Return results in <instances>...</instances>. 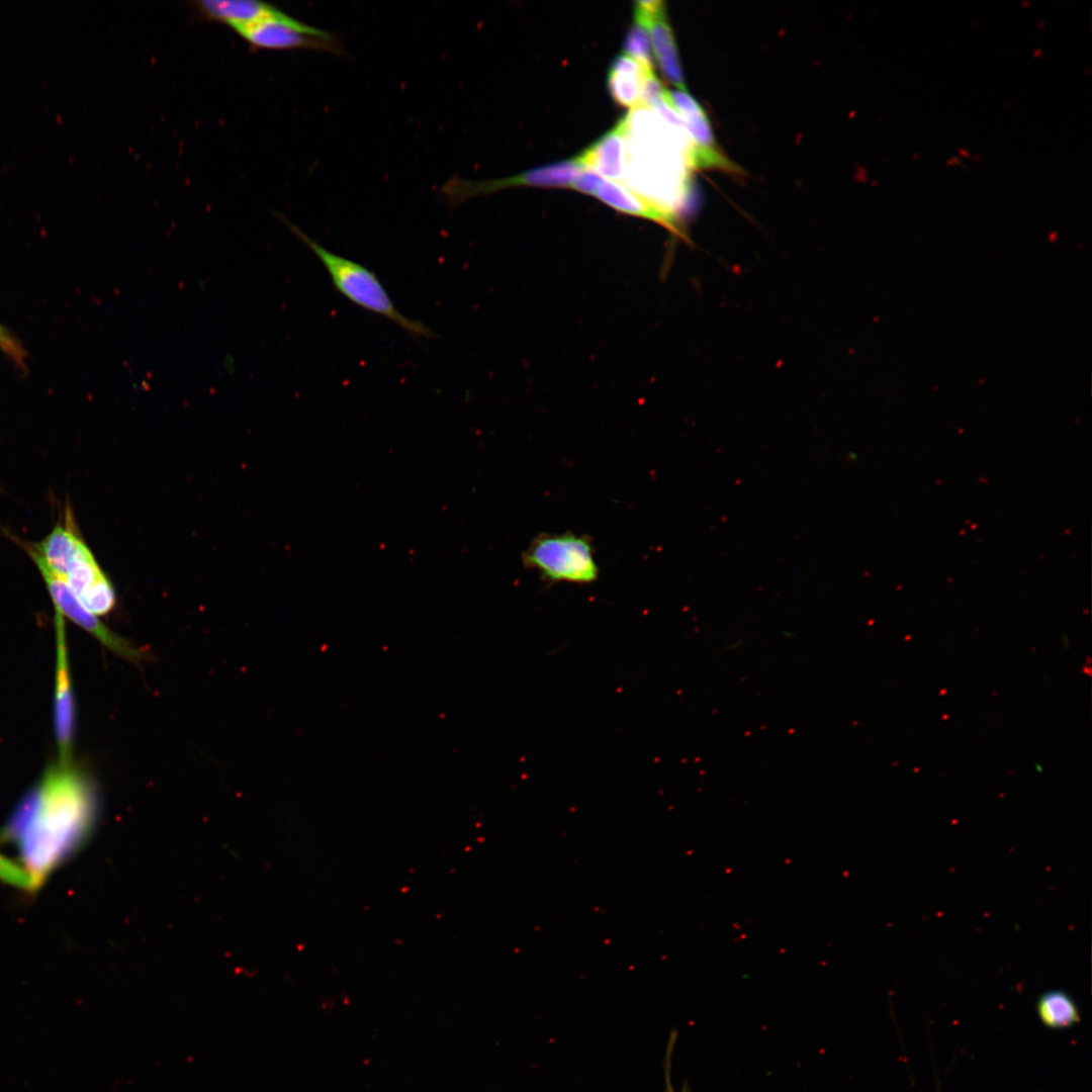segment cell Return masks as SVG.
I'll return each mask as SVG.
<instances>
[{"mask_svg":"<svg viewBox=\"0 0 1092 1092\" xmlns=\"http://www.w3.org/2000/svg\"><path fill=\"white\" fill-rule=\"evenodd\" d=\"M676 1041V1031L671 1030L664 1056V1092H675L671 1079L672 1054Z\"/></svg>","mask_w":1092,"mask_h":1092,"instance_id":"d6986e66","label":"cell"},{"mask_svg":"<svg viewBox=\"0 0 1092 1092\" xmlns=\"http://www.w3.org/2000/svg\"><path fill=\"white\" fill-rule=\"evenodd\" d=\"M584 169L612 180L624 181L626 129L622 118L610 131L574 158Z\"/></svg>","mask_w":1092,"mask_h":1092,"instance_id":"7c38bea8","label":"cell"},{"mask_svg":"<svg viewBox=\"0 0 1092 1092\" xmlns=\"http://www.w3.org/2000/svg\"><path fill=\"white\" fill-rule=\"evenodd\" d=\"M274 214L317 257L326 268L334 287L348 300L367 311L393 322L411 336L436 338V334L422 322L405 316L396 308L387 290L373 271L358 262L329 251L288 220L285 215L277 212Z\"/></svg>","mask_w":1092,"mask_h":1092,"instance_id":"277c9868","label":"cell"},{"mask_svg":"<svg viewBox=\"0 0 1092 1092\" xmlns=\"http://www.w3.org/2000/svg\"><path fill=\"white\" fill-rule=\"evenodd\" d=\"M51 596L55 611L95 636L103 645L121 657L141 662L149 657L146 649L136 647L106 627L89 612L61 579L41 567H36Z\"/></svg>","mask_w":1092,"mask_h":1092,"instance_id":"ba28073f","label":"cell"},{"mask_svg":"<svg viewBox=\"0 0 1092 1092\" xmlns=\"http://www.w3.org/2000/svg\"><path fill=\"white\" fill-rule=\"evenodd\" d=\"M643 75L610 70L607 84L613 99L618 104L628 107L635 108L641 105V80Z\"/></svg>","mask_w":1092,"mask_h":1092,"instance_id":"9a60e30c","label":"cell"},{"mask_svg":"<svg viewBox=\"0 0 1092 1092\" xmlns=\"http://www.w3.org/2000/svg\"><path fill=\"white\" fill-rule=\"evenodd\" d=\"M0 348L5 352L13 356L15 359H20L22 355L21 349L17 346L16 342L7 334V332L0 326Z\"/></svg>","mask_w":1092,"mask_h":1092,"instance_id":"ffe728a7","label":"cell"},{"mask_svg":"<svg viewBox=\"0 0 1092 1092\" xmlns=\"http://www.w3.org/2000/svg\"><path fill=\"white\" fill-rule=\"evenodd\" d=\"M232 29L255 49H303L333 54L342 51L339 41L329 31L303 23L265 2L256 20Z\"/></svg>","mask_w":1092,"mask_h":1092,"instance_id":"8992f818","label":"cell"},{"mask_svg":"<svg viewBox=\"0 0 1092 1092\" xmlns=\"http://www.w3.org/2000/svg\"><path fill=\"white\" fill-rule=\"evenodd\" d=\"M604 179L592 170H582L574 179L571 187L580 192L595 195Z\"/></svg>","mask_w":1092,"mask_h":1092,"instance_id":"ac0fdd59","label":"cell"},{"mask_svg":"<svg viewBox=\"0 0 1092 1092\" xmlns=\"http://www.w3.org/2000/svg\"><path fill=\"white\" fill-rule=\"evenodd\" d=\"M95 814L88 781L71 765L48 770L18 805L3 837L18 844L33 890L85 839Z\"/></svg>","mask_w":1092,"mask_h":1092,"instance_id":"6da1fadb","label":"cell"},{"mask_svg":"<svg viewBox=\"0 0 1092 1092\" xmlns=\"http://www.w3.org/2000/svg\"><path fill=\"white\" fill-rule=\"evenodd\" d=\"M626 129L624 181L635 194L667 216L674 232L687 208L692 142L686 127L667 123L654 110L633 108Z\"/></svg>","mask_w":1092,"mask_h":1092,"instance_id":"7a4b0ae2","label":"cell"},{"mask_svg":"<svg viewBox=\"0 0 1092 1092\" xmlns=\"http://www.w3.org/2000/svg\"><path fill=\"white\" fill-rule=\"evenodd\" d=\"M664 99L684 120L692 142V168L729 169L730 164L718 151L709 120L697 101L681 90H665Z\"/></svg>","mask_w":1092,"mask_h":1092,"instance_id":"9c48e42d","label":"cell"},{"mask_svg":"<svg viewBox=\"0 0 1092 1092\" xmlns=\"http://www.w3.org/2000/svg\"><path fill=\"white\" fill-rule=\"evenodd\" d=\"M41 567L64 581L93 615L108 614L115 606L114 587L83 539L69 505L51 531L38 542L9 535Z\"/></svg>","mask_w":1092,"mask_h":1092,"instance_id":"3957f363","label":"cell"},{"mask_svg":"<svg viewBox=\"0 0 1092 1092\" xmlns=\"http://www.w3.org/2000/svg\"><path fill=\"white\" fill-rule=\"evenodd\" d=\"M624 49L627 56L640 64L653 67L648 32L639 22L635 21L629 30L625 39Z\"/></svg>","mask_w":1092,"mask_h":1092,"instance_id":"2e32d148","label":"cell"},{"mask_svg":"<svg viewBox=\"0 0 1092 1092\" xmlns=\"http://www.w3.org/2000/svg\"><path fill=\"white\" fill-rule=\"evenodd\" d=\"M584 168L573 158L569 161L543 166L506 179L468 181L454 177L442 186L441 192L445 196L447 202L454 206L473 196L490 193L510 186L533 185L568 187L571 186L576 176Z\"/></svg>","mask_w":1092,"mask_h":1092,"instance_id":"52a82bcc","label":"cell"},{"mask_svg":"<svg viewBox=\"0 0 1092 1092\" xmlns=\"http://www.w3.org/2000/svg\"><path fill=\"white\" fill-rule=\"evenodd\" d=\"M1036 1010L1042 1024L1054 1029L1073 1026L1080 1020L1076 1003L1070 995L1060 990L1043 993L1037 1001Z\"/></svg>","mask_w":1092,"mask_h":1092,"instance_id":"5bb4252c","label":"cell"},{"mask_svg":"<svg viewBox=\"0 0 1092 1092\" xmlns=\"http://www.w3.org/2000/svg\"><path fill=\"white\" fill-rule=\"evenodd\" d=\"M635 21L649 31L655 59L666 79L678 90L687 91L674 37L664 14L663 3L657 0L636 2Z\"/></svg>","mask_w":1092,"mask_h":1092,"instance_id":"30bf717a","label":"cell"},{"mask_svg":"<svg viewBox=\"0 0 1092 1092\" xmlns=\"http://www.w3.org/2000/svg\"><path fill=\"white\" fill-rule=\"evenodd\" d=\"M595 196L618 211L651 219L674 232L665 214L619 182L604 180Z\"/></svg>","mask_w":1092,"mask_h":1092,"instance_id":"4fadbf2b","label":"cell"},{"mask_svg":"<svg viewBox=\"0 0 1092 1092\" xmlns=\"http://www.w3.org/2000/svg\"><path fill=\"white\" fill-rule=\"evenodd\" d=\"M523 560L552 582L590 583L599 574L589 540L572 533L538 536Z\"/></svg>","mask_w":1092,"mask_h":1092,"instance_id":"5b68a950","label":"cell"},{"mask_svg":"<svg viewBox=\"0 0 1092 1092\" xmlns=\"http://www.w3.org/2000/svg\"><path fill=\"white\" fill-rule=\"evenodd\" d=\"M679 1092H693V1090H692V1088L690 1087V1085H689V1084H688L687 1082H685V1083L682 1084V1086H681V1088H680V1091H679Z\"/></svg>","mask_w":1092,"mask_h":1092,"instance_id":"44dd1931","label":"cell"},{"mask_svg":"<svg viewBox=\"0 0 1092 1092\" xmlns=\"http://www.w3.org/2000/svg\"><path fill=\"white\" fill-rule=\"evenodd\" d=\"M57 633L56 732L60 765H71L74 704L71 692L64 617L55 611Z\"/></svg>","mask_w":1092,"mask_h":1092,"instance_id":"8fae6325","label":"cell"},{"mask_svg":"<svg viewBox=\"0 0 1092 1092\" xmlns=\"http://www.w3.org/2000/svg\"><path fill=\"white\" fill-rule=\"evenodd\" d=\"M0 880L20 888L33 890L32 881L27 871L1 854Z\"/></svg>","mask_w":1092,"mask_h":1092,"instance_id":"e0dca14e","label":"cell"}]
</instances>
